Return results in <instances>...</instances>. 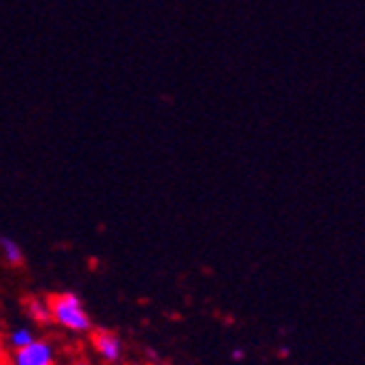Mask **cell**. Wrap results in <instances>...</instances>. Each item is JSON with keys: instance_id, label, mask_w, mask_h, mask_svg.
Returning <instances> with one entry per match:
<instances>
[{"instance_id": "cell-4", "label": "cell", "mask_w": 365, "mask_h": 365, "mask_svg": "<svg viewBox=\"0 0 365 365\" xmlns=\"http://www.w3.org/2000/svg\"><path fill=\"white\" fill-rule=\"evenodd\" d=\"M24 309H26V315L36 322V324H51V311H48V302L46 300H40V297H29L24 302Z\"/></svg>"}, {"instance_id": "cell-7", "label": "cell", "mask_w": 365, "mask_h": 365, "mask_svg": "<svg viewBox=\"0 0 365 365\" xmlns=\"http://www.w3.org/2000/svg\"><path fill=\"white\" fill-rule=\"evenodd\" d=\"M7 363H9V354H7V350H5L3 337H0V365H7Z\"/></svg>"}, {"instance_id": "cell-9", "label": "cell", "mask_w": 365, "mask_h": 365, "mask_svg": "<svg viewBox=\"0 0 365 365\" xmlns=\"http://www.w3.org/2000/svg\"><path fill=\"white\" fill-rule=\"evenodd\" d=\"M75 365H88V363H86V361H77Z\"/></svg>"}, {"instance_id": "cell-8", "label": "cell", "mask_w": 365, "mask_h": 365, "mask_svg": "<svg viewBox=\"0 0 365 365\" xmlns=\"http://www.w3.org/2000/svg\"><path fill=\"white\" fill-rule=\"evenodd\" d=\"M232 359H235V361H241V359H243V352H241V350H235V352H232Z\"/></svg>"}, {"instance_id": "cell-3", "label": "cell", "mask_w": 365, "mask_h": 365, "mask_svg": "<svg viewBox=\"0 0 365 365\" xmlns=\"http://www.w3.org/2000/svg\"><path fill=\"white\" fill-rule=\"evenodd\" d=\"M92 346L96 354L108 363H118L123 359V341L112 330H96L92 335Z\"/></svg>"}, {"instance_id": "cell-5", "label": "cell", "mask_w": 365, "mask_h": 365, "mask_svg": "<svg viewBox=\"0 0 365 365\" xmlns=\"http://www.w3.org/2000/svg\"><path fill=\"white\" fill-rule=\"evenodd\" d=\"M0 252H3L5 260L9 264H14V267H18V264H22V260H24L22 247L14 239H9V237H0Z\"/></svg>"}, {"instance_id": "cell-1", "label": "cell", "mask_w": 365, "mask_h": 365, "mask_svg": "<svg viewBox=\"0 0 365 365\" xmlns=\"http://www.w3.org/2000/svg\"><path fill=\"white\" fill-rule=\"evenodd\" d=\"M46 302H48L53 324L61 326L63 330H68V333H75V335H83L92 330V319L83 302L75 293H55Z\"/></svg>"}, {"instance_id": "cell-6", "label": "cell", "mask_w": 365, "mask_h": 365, "mask_svg": "<svg viewBox=\"0 0 365 365\" xmlns=\"http://www.w3.org/2000/svg\"><path fill=\"white\" fill-rule=\"evenodd\" d=\"M33 339H36V337H33V333H31L29 328H14L11 333H9V346H11V350L24 348Z\"/></svg>"}, {"instance_id": "cell-2", "label": "cell", "mask_w": 365, "mask_h": 365, "mask_svg": "<svg viewBox=\"0 0 365 365\" xmlns=\"http://www.w3.org/2000/svg\"><path fill=\"white\" fill-rule=\"evenodd\" d=\"M9 365H55V348L46 339H33L9 354Z\"/></svg>"}]
</instances>
